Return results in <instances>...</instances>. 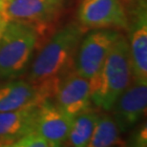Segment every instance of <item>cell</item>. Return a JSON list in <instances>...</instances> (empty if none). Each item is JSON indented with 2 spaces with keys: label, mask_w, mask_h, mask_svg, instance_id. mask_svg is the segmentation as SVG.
<instances>
[{
  "label": "cell",
  "mask_w": 147,
  "mask_h": 147,
  "mask_svg": "<svg viewBox=\"0 0 147 147\" xmlns=\"http://www.w3.org/2000/svg\"><path fill=\"white\" fill-rule=\"evenodd\" d=\"M6 2H7V0H0V13H2L3 10H4Z\"/></svg>",
  "instance_id": "d6986e66"
},
{
  "label": "cell",
  "mask_w": 147,
  "mask_h": 147,
  "mask_svg": "<svg viewBox=\"0 0 147 147\" xmlns=\"http://www.w3.org/2000/svg\"><path fill=\"white\" fill-rule=\"evenodd\" d=\"M66 0H7L2 16L7 21L31 26L41 37L62 16Z\"/></svg>",
  "instance_id": "277c9868"
},
{
  "label": "cell",
  "mask_w": 147,
  "mask_h": 147,
  "mask_svg": "<svg viewBox=\"0 0 147 147\" xmlns=\"http://www.w3.org/2000/svg\"><path fill=\"white\" fill-rule=\"evenodd\" d=\"M39 89L27 79H10L0 83V112L19 109L44 100Z\"/></svg>",
  "instance_id": "8fae6325"
},
{
  "label": "cell",
  "mask_w": 147,
  "mask_h": 147,
  "mask_svg": "<svg viewBox=\"0 0 147 147\" xmlns=\"http://www.w3.org/2000/svg\"><path fill=\"white\" fill-rule=\"evenodd\" d=\"M2 146H11V143L7 142V140H5L4 139H2V138H0V147Z\"/></svg>",
  "instance_id": "ac0fdd59"
},
{
  "label": "cell",
  "mask_w": 147,
  "mask_h": 147,
  "mask_svg": "<svg viewBox=\"0 0 147 147\" xmlns=\"http://www.w3.org/2000/svg\"><path fill=\"white\" fill-rule=\"evenodd\" d=\"M132 78L147 80L146 0H125Z\"/></svg>",
  "instance_id": "5b68a950"
},
{
  "label": "cell",
  "mask_w": 147,
  "mask_h": 147,
  "mask_svg": "<svg viewBox=\"0 0 147 147\" xmlns=\"http://www.w3.org/2000/svg\"><path fill=\"white\" fill-rule=\"evenodd\" d=\"M11 147H52L51 143L34 130L11 143Z\"/></svg>",
  "instance_id": "9a60e30c"
},
{
  "label": "cell",
  "mask_w": 147,
  "mask_h": 147,
  "mask_svg": "<svg viewBox=\"0 0 147 147\" xmlns=\"http://www.w3.org/2000/svg\"><path fill=\"white\" fill-rule=\"evenodd\" d=\"M74 117L61 110L50 98L38 105L36 131L51 143L52 147L66 143Z\"/></svg>",
  "instance_id": "30bf717a"
},
{
  "label": "cell",
  "mask_w": 147,
  "mask_h": 147,
  "mask_svg": "<svg viewBox=\"0 0 147 147\" xmlns=\"http://www.w3.org/2000/svg\"><path fill=\"white\" fill-rule=\"evenodd\" d=\"M146 107L147 80L132 78L110 109L120 133H126L134 128L145 116Z\"/></svg>",
  "instance_id": "ba28073f"
},
{
  "label": "cell",
  "mask_w": 147,
  "mask_h": 147,
  "mask_svg": "<svg viewBox=\"0 0 147 147\" xmlns=\"http://www.w3.org/2000/svg\"><path fill=\"white\" fill-rule=\"evenodd\" d=\"M52 98L61 110L73 117H76L91 108L89 80L73 70L60 79Z\"/></svg>",
  "instance_id": "9c48e42d"
},
{
  "label": "cell",
  "mask_w": 147,
  "mask_h": 147,
  "mask_svg": "<svg viewBox=\"0 0 147 147\" xmlns=\"http://www.w3.org/2000/svg\"><path fill=\"white\" fill-rule=\"evenodd\" d=\"M40 37L31 26L8 21L0 36V80L27 73Z\"/></svg>",
  "instance_id": "3957f363"
},
{
  "label": "cell",
  "mask_w": 147,
  "mask_h": 147,
  "mask_svg": "<svg viewBox=\"0 0 147 147\" xmlns=\"http://www.w3.org/2000/svg\"><path fill=\"white\" fill-rule=\"evenodd\" d=\"M7 20L4 18V16H2V13H0V36H1L3 30H4L6 24H7Z\"/></svg>",
  "instance_id": "e0dca14e"
},
{
  "label": "cell",
  "mask_w": 147,
  "mask_h": 147,
  "mask_svg": "<svg viewBox=\"0 0 147 147\" xmlns=\"http://www.w3.org/2000/svg\"><path fill=\"white\" fill-rule=\"evenodd\" d=\"M129 143L132 146L137 147H145L147 145V127L145 121L142 123L140 127L135 128V131L131 135Z\"/></svg>",
  "instance_id": "2e32d148"
},
{
  "label": "cell",
  "mask_w": 147,
  "mask_h": 147,
  "mask_svg": "<svg viewBox=\"0 0 147 147\" xmlns=\"http://www.w3.org/2000/svg\"><path fill=\"white\" fill-rule=\"evenodd\" d=\"M98 113L92 108L74 117L66 143L74 147H86L92 137Z\"/></svg>",
  "instance_id": "5bb4252c"
},
{
  "label": "cell",
  "mask_w": 147,
  "mask_h": 147,
  "mask_svg": "<svg viewBox=\"0 0 147 147\" xmlns=\"http://www.w3.org/2000/svg\"><path fill=\"white\" fill-rule=\"evenodd\" d=\"M131 79L128 41L122 34H119L98 73L89 79L92 102L98 108L110 111Z\"/></svg>",
  "instance_id": "7a4b0ae2"
},
{
  "label": "cell",
  "mask_w": 147,
  "mask_h": 147,
  "mask_svg": "<svg viewBox=\"0 0 147 147\" xmlns=\"http://www.w3.org/2000/svg\"><path fill=\"white\" fill-rule=\"evenodd\" d=\"M124 145L120 132L110 114L98 115L88 147H109Z\"/></svg>",
  "instance_id": "4fadbf2b"
},
{
  "label": "cell",
  "mask_w": 147,
  "mask_h": 147,
  "mask_svg": "<svg viewBox=\"0 0 147 147\" xmlns=\"http://www.w3.org/2000/svg\"><path fill=\"white\" fill-rule=\"evenodd\" d=\"M38 105L32 104L19 109L0 112V138L11 143L36 130Z\"/></svg>",
  "instance_id": "7c38bea8"
},
{
  "label": "cell",
  "mask_w": 147,
  "mask_h": 147,
  "mask_svg": "<svg viewBox=\"0 0 147 147\" xmlns=\"http://www.w3.org/2000/svg\"><path fill=\"white\" fill-rule=\"evenodd\" d=\"M78 23L85 29L127 28V16L122 0H81Z\"/></svg>",
  "instance_id": "52a82bcc"
},
{
  "label": "cell",
  "mask_w": 147,
  "mask_h": 147,
  "mask_svg": "<svg viewBox=\"0 0 147 147\" xmlns=\"http://www.w3.org/2000/svg\"><path fill=\"white\" fill-rule=\"evenodd\" d=\"M84 27L71 22L58 29L42 46L27 70L26 79L39 89L44 98H51L62 78L74 70L75 57Z\"/></svg>",
  "instance_id": "6da1fadb"
},
{
  "label": "cell",
  "mask_w": 147,
  "mask_h": 147,
  "mask_svg": "<svg viewBox=\"0 0 147 147\" xmlns=\"http://www.w3.org/2000/svg\"><path fill=\"white\" fill-rule=\"evenodd\" d=\"M119 34L115 29H93L85 33L76 51L74 70L88 80L92 78Z\"/></svg>",
  "instance_id": "8992f818"
}]
</instances>
